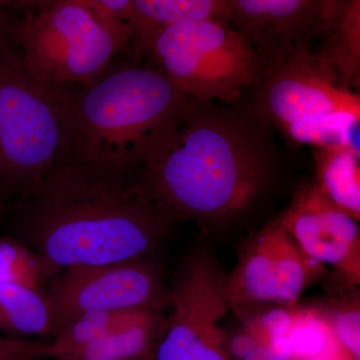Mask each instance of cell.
Segmentation results:
<instances>
[{
  "label": "cell",
  "mask_w": 360,
  "mask_h": 360,
  "mask_svg": "<svg viewBox=\"0 0 360 360\" xmlns=\"http://www.w3.org/2000/svg\"><path fill=\"white\" fill-rule=\"evenodd\" d=\"M265 127L251 108L186 96L135 172L172 219L229 221L248 210L271 179Z\"/></svg>",
  "instance_id": "cell-1"
},
{
  "label": "cell",
  "mask_w": 360,
  "mask_h": 360,
  "mask_svg": "<svg viewBox=\"0 0 360 360\" xmlns=\"http://www.w3.org/2000/svg\"><path fill=\"white\" fill-rule=\"evenodd\" d=\"M23 191V231L46 276L75 265L146 258L174 221L134 168L70 155Z\"/></svg>",
  "instance_id": "cell-2"
},
{
  "label": "cell",
  "mask_w": 360,
  "mask_h": 360,
  "mask_svg": "<svg viewBox=\"0 0 360 360\" xmlns=\"http://www.w3.org/2000/svg\"><path fill=\"white\" fill-rule=\"evenodd\" d=\"M58 89L70 155L130 168L186 97L150 61L112 63L89 84Z\"/></svg>",
  "instance_id": "cell-3"
},
{
  "label": "cell",
  "mask_w": 360,
  "mask_h": 360,
  "mask_svg": "<svg viewBox=\"0 0 360 360\" xmlns=\"http://www.w3.org/2000/svg\"><path fill=\"white\" fill-rule=\"evenodd\" d=\"M251 110L292 143L359 150L360 97L314 52L291 49L264 58Z\"/></svg>",
  "instance_id": "cell-4"
},
{
  "label": "cell",
  "mask_w": 360,
  "mask_h": 360,
  "mask_svg": "<svg viewBox=\"0 0 360 360\" xmlns=\"http://www.w3.org/2000/svg\"><path fill=\"white\" fill-rule=\"evenodd\" d=\"M11 33L26 70L53 86L89 84L134 44L131 28L108 22L77 0H44Z\"/></svg>",
  "instance_id": "cell-5"
},
{
  "label": "cell",
  "mask_w": 360,
  "mask_h": 360,
  "mask_svg": "<svg viewBox=\"0 0 360 360\" xmlns=\"http://www.w3.org/2000/svg\"><path fill=\"white\" fill-rule=\"evenodd\" d=\"M136 54L148 56L186 96L225 105L251 91L264 63L250 40L222 18L165 26Z\"/></svg>",
  "instance_id": "cell-6"
},
{
  "label": "cell",
  "mask_w": 360,
  "mask_h": 360,
  "mask_svg": "<svg viewBox=\"0 0 360 360\" xmlns=\"http://www.w3.org/2000/svg\"><path fill=\"white\" fill-rule=\"evenodd\" d=\"M71 155L58 86L42 84L18 52L0 49V181L25 189Z\"/></svg>",
  "instance_id": "cell-7"
},
{
  "label": "cell",
  "mask_w": 360,
  "mask_h": 360,
  "mask_svg": "<svg viewBox=\"0 0 360 360\" xmlns=\"http://www.w3.org/2000/svg\"><path fill=\"white\" fill-rule=\"evenodd\" d=\"M46 297L53 335L89 312L136 307L162 310L167 302L160 274L146 258L68 267Z\"/></svg>",
  "instance_id": "cell-8"
},
{
  "label": "cell",
  "mask_w": 360,
  "mask_h": 360,
  "mask_svg": "<svg viewBox=\"0 0 360 360\" xmlns=\"http://www.w3.org/2000/svg\"><path fill=\"white\" fill-rule=\"evenodd\" d=\"M276 221L305 255L333 266L348 283H359V220L329 200L315 180L298 187Z\"/></svg>",
  "instance_id": "cell-9"
},
{
  "label": "cell",
  "mask_w": 360,
  "mask_h": 360,
  "mask_svg": "<svg viewBox=\"0 0 360 360\" xmlns=\"http://www.w3.org/2000/svg\"><path fill=\"white\" fill-rule=\"evenodd\" d=\"M326 0H229L224 20L262 58L291 49L311 51Z\"/></svg>",
  "instance_id": "cell-10"
},
{
  "label": "cell",
  "mask_w": 360,
  "mask_h": 360,
  "mask_svg": "<svg viewBox=\"0 0 360 360\" xmlns=\"http://www.w3.org/2000/svg\"><path fill=\"white\" fill-rule=\"evenodd\" d=\"M311 51L352 89L360 84V0H326Z\"/></svg>",
  "instance_id": "cell-11"
},
{
  "label": "cell",
  "mask_w": 360,
  "mask_h": 360,
  "mask_svg": "<svg viewBox=\"0 0 360 360\" xmlns=\"http://www.w3.org/2000/svg\"><path fill=\"white\" fill-rule=\"evenodd\" d=\"M274 229L276 222H271L251 239L238 266L225 278L231 307L274 302Z\"/></svg>",
  "instance_id": "cell-12"
},
{
  "label": "cell",
  "mask_w": 360,
  "mask_h": 360,
  "mask_svg": "<svg viewBox=\"0 0 360 360\" xmlns=\"http://www.w3.org/2000/svg\"><path fill=\"white\" fill-rule=\"evenodd\" d=\"M316 182L338 207L360 217V151L345 146L314 148Z\"/></svg>",
  "instance_id": "cell-13"
},
{
  "label": "cell",
  "mask_w": 360,
  "mask_h": 360,
  "mask_svg": "<svg viewBox=\"0 0 360 360\" xmlns=\"http://www.w3.org/2000/svg\"><path fill=\"white\" fill-rule=\"evenodd\" d=\"M229 0H134L130 27L132 49H137L153 33L181 21L224 20Z\"/></svg>",
  "instance_id": "cell-14"
},
{
  "label": "cell",
  "mask_w": 360,
  "mask_h": 360,
  "mask_svg": "<svg viewBox=\"0 0 360 360\" xmlns=\"http://www.w3.org/2000/svg\"><path fill=\"white\" fill-rule=\"evenodd\" d=\"M162 310L150 309L136 321L56 360H122L150 357L163 324Z\"/></svg>",
  "instance_id": "cell-15"
},
{
  "label": "cell",
  "mask_w": 360,
  "mask_h": 360,
  "mask_svg": "<svg viewBox=\"0 0 360 360\" xmlns=\"http://www.w3.org/2000/svg\"><path fill=\"white\" fill-rule=\"evenodd\" d=\"M274 222V302L295 307L305 290L321 276L324 266L305 255L278 222Z\"/></svg>",
  "instance_id": "cell-16"
},
{
  "label": "cell",
  "mask_w": 360,
  "mask_h": 360,
  "mask_svg": "<svg viewBox=\"0 0 360 360\" xmlns=\"http://www.w3.org/2000/svg\"><path fill=\"white\" fill-rule=\"evenodd\" d=\"M0 333L18 338L52 335L46 295L30 286L0 283Z\"/></svg>",
  "instance_id": "cell-17"
},
{
  "label": "cell",
  "mask_w": 360,
  "mask_h": 360,
  "mask_svg": "<svg viewBox=\"0 0 360 360\" xmlns=\"http://www.w3.org/2000/svg\"><path fill=\"white\" fill-rule=\"evenodd\" d=\"M153 307L89 312L80 315L54 335L47 345V357L56 359L136 321Z\"/></svg>",
  "instance_id": "cell-18"
},
{
  "label": "cell",
  "mask_w": 360,
  "mask_h": 360,
  "mask_svg": "<svg viewBox=\"0 0 360 360\" xmlns=\"http://www.w3.org/2000/svg\"><path fill=\"white\" fill-rule=\"evenodd\" d=\"M288 336L293 359L336 360L340 352H345L336 340L329 319L316 309L295 310Z\"/></svg>",
  "instance_id": "cell-19"
},
{
  "label": "cell",
  "mask_w": 360,
  "mask_h": 360,
  "mask_svg": "<svg viewBox=\"0 0 360 360\" xmlns=\"http://www.w3.org/2000/svg\"><path fill=\"white\" fill-rule=\"evenodd\" d=\"M46 276L34 251L9 239H0V283L20 284L40 290Z\"/></svg>",
  "instance_id": "cell-20"
},
{
  "label": "cell",
  "mask_w": 360,
  "mask_h": 360,
  "mask_svg": "<svg viewBox=\"0 0 360 360\" xmlns=\"http://www.w3.org/2000/svg\"><path fill=\"white\" fill-rule=\"evenodd\" d=\"M331 328L336 340L354 360H360V319L359 309H345L331 319Z\"/></svg>",
  "instance_id": "cell-21"
},
{
  "label": "cell",
  "mask_w": 360,
  "mask_h": 360,
  "mask_svg": "<svg viewBox=\"0 0 360 360\" xmlns=\"http://www.w3.org/2000/svg\"><path fill=\"white\" fill-rule=\"evenodd\" d=\"M295 310L276 309L262 315L255 322V329L250 333L258 343H264L270 338L286 336L290 333Z\"/></svg>",
  "instance_id": "cell-22"
},
{
  "label": "cell",
  "mask_w": 360,
  "mask_h": 360,
  "mask_svg": "<svg viewBox=\"0 0 360 360\" xmlns=\"http://www.w3.org/2000/svg\"><path fill=\"white\" fill-rule=\"evenodd\" d=\"M77 1L89 7L97 15L112 25L130 27L129 22L134 0H77Z\"/></svg>",
  "instance_id": "cell-23"
},
{
  "label": "cell",
  "mask_w": 360,
  "mask_h": 360,
  "mask_svg": "<svg viewBox=\"0 0 360 360\" xmlns=\"http://www.w3.org/2000/svg\"><path fill=\"white\" fill-rule=\"evenodd\" d=\"M47 345L25 338L0 336V360L37 359L46 357Z\"/></svg>",
  "instance_id": "cell-24"
},
{
  "label": "cell",
  "mask_w": 360,
  "mask_h": 360,
  "mask_svg": "<svg viewBox=\"0 0 360 360\" xmlns=\"http://www.w3.org/2000/svg\"><path fill=\"white\" fill-rule=\"evenodd\" d=\"M258 345L257 338L251 333H243L232 338L229 345V352L232 356L243 359Z\"/></svg>",
  "instance_id": "cell-25"
},
{
  "label": "cell",
  "mask_w": 360,
  "mask_h": 360,
  "mask_svg": "<svg viewBox=\"0 0 360 360\" xmlns=\"http://www.w3.org/2000/svg\"><path fill=\"white\" fill-rule=\"evenodd\" d=\"M262 345H266L270 352L278 360L293 359L292 348L288 335L270 338Z\"/></svg>",
  "instance_id": "cell-26"
},
{
  "label": "cell",
  "mask_w": 360,
  "mask_h": 360,
  "mask_svg": "<svg viewBox=\"0 0 360 360\" xmlns=\"http://www.w3.org/2000/svg\"><path fill=\"white\" fill-rule=\"evenodd\" d=\"M42 1L44 0H0V9L4 11L6 8L22 9L26 13L39 6Z\"/></svg>",
  "instance_id": "cell-27"
},
{
  "label": "cell",
  "mask_w": 360,
  "mask_h": 360,
  "mask_svg": "<svg viewBox=\"0 0 360 360\" xmlns=\"http://www.w3.org/2000/svg\"><path fill=\"white\" fill-rule=\"evenodd\" d=\"M241 360H278L270 352L269 347L262 343H258L257 347Z\"/></svg>",
  "instance_id": "cell-28"
},
{
  "label": "cell",
  "mask_w": 360,
  "mask_h": 360,
  "mask_svg": "<svg viewBox=\"0 0 360 360\" xmlns=\"http://www.w3.org/2000/svg\"><path fill=\"white\" fill-rule=\"evenodd\" d=\"M11 32V26L7 22L4 11L0 9V49L6 46V39Z\"/></svg>",
  "instance_id": "cell-29"
},
{
  "label": "cell",
  "mask_w": 360,
  "mask_h": 360,
  "mask_svg": "<svg viewBox=\"0 0 360 360\" xmlns=\"http://www.w3.org/2000/svg\"><path fill=\"white\" fill-rule=\"evenodd\" d=\"M122 360H153L150 357H141V359H122Z\"/></svg>",
  "instance_id": "cell-30"
},
{
  "label": "cell",
  "mask_w": 360,
  "mask_h": 360,
  "mask_svg": "<svg viewBox=\"0 0 360 360\" xmlns=\"http://www.w3.org/2000/svg\"><path fill=\"white\" fill-rule=\"evenodd\" d=\"M22 360H37V359H22Z\"/></svg>",
  "instance_id": "cell-31"
}]
</instances>
